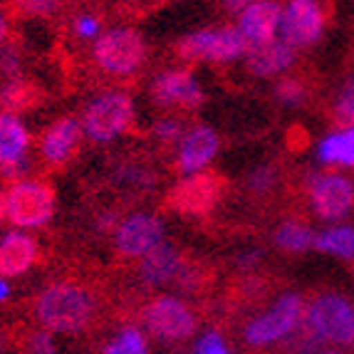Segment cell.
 Returning <instances> with one entry per match:
<instances>
[{"label": "cell", "mask_w": 354, "mask_h": 354, "mask_svg": "<svg viewBox=\"0 0 354 354\" xmlns=\"http://www.w3.org/2000/svg\"><path fill=\"white\" fill-rule=\"evenodd\" d=\"M8 223V194L0 191V225Z\"/></svg>", "instance_id": "35"}, {"label": "cell", "mask_w": 354, "mask_h": 354, "mask_svg": "<svg viewBox=\"0 0 354 354\" xmlns=\"http://www.w3.org/2000/svg\"><path fill=\"white\" fill-rule=\"evenodd\" d=\"M30 315L45 332L80 335L100 325L102 295L84 280H55L35 295Z\"/></svg>", "instance_id": "1"}, {"label": "cell", "mask_w": 354, "mask_h": 354, "mask_svg": "<svg viewBox=\"0 0 354 354\" xmlns=\"http://www.w3.org/2000/svg\"><path fill=\"white\" fill-rule=\"evenodd\" d=\"M330 122L337 127V131L354 129V80L344 82L342 89L337 92L330 112Z\"/></svg>", "instance_id": "26"}, {"label": "cell", "mask_w": 354, "mask_h": 354, "mask_svg": "<svg viewBox=\"0 0 354 354\" xmlns=\"http://www.w3.org/2000/svg\"><path fill=\"white\" fill-rule=\"evenodd\" d=\"M325 30V10L319 0H290L280 18L278 37L292 48H310L322 37Z\"/></svg>", "instance_id": "11"}, {"label": "cell", "mask_w": 354, "mask_h": 354, "mask_svg": "<svg viewBox=\"0 0 354 354\" xmlns=\"http://www.w3.org/2000/svg\"><path fill=\"white\" fill-rule=\"evenodd\" d=\"M6 40H8V20H6V15L0 12V48L6 45Z\"/></svg>", "instance_id": "36"}, {"label": "cell", "mask_w": 354, "mask_h": 354, "mask_svg": "<svg viewBox=\"0 0 354 354\" xmlns=\"http://www.w3.org/2000/svg\"><path fill=\"white\" fill-rule=\"evenodd\" d=\"M164 238V223L151 213H134L114 230V253L124 260H139L159 245Z\"/></svg>", "instance_id": "13"}, {"label": "cell", "mask_w": 354, "mask_h": 354, "mask_svg": "<svg viewBox=\"0 0 354 354\" xmlns=\"http://www.w3.org/2000/svg\"><path fill=\"white\" fill-rule=\"evenodd\" d=\"M149 57V48L144 37L131 28L106 30L97 37L92 48V59L100 67L102 75L109 77H129L144 67Z\"/></svg>", "instance_id": "2"}, {"label": "cell", "mask_w": 354, "mask_h": 354, "mask_svg": "<svg viewBox=\"0 0 354 354\" xmlns=\"http://www.w3.org/2000/svg\"><path fill=\"white\" fill-rule=\"evenodd\" d=\"M315 248H317L319 253H330L344 260L354 258V228H349V225H337V228L319 233V236H315Z\"/></svg>", "instance_id": "25"}, {"label": "cell", "mask_w": 354, "mask_h": 354, "mask_svg": "<svg viewBox=\"0 0 354 354\" xmlns=\"http://www.w3.org/2000/svg\"><path fill=\"white\" fill-rule=\"evenodd\" d=\"M203 89L189 70H166L151 82V102L166 109L194 112L203 104Z\"/></svg>", "instance_id": "12"}, {"label": "cell", "mask_w": 354, "mask_h": 354, "mask_svg": "<svg viewBox=\"0 0 354 354\" xmlns=\"http://www.w3.org/2000/svg\"><path fill=\"white\" fill-rule=\"evenodd\" d=\"M317 156L322 164L354 166V129L332 131L317 147Z\"/></svg>", "instance_id": "22"}, {"label": "cell", "mask_w": 354, "mask_h": 354, "mask_svg": "<svg viewBox=\"0 0 354 354\" xmlns=\"http://www.w3.org/2000/svg\"><path fill=\"white\" fill-rule=\"evenodd\" d=\"M322 344H325V339L315 332L307 315H302L300 325L283 339V354H325Z\"/></svg>", "instance_id": "24"}, {"label": "cell", "mask_w": 354, "mask_h": 354, "mask_svg": "<svg viewBox=\"0 0 354 354\" xmlns=\"http://www.w3.org/2000/svg\"><path fill=\"white\" fill-rule=\"evenodd\" d=\"M218 3L228 15H238V12H243L248 6H253L255 0H218Z\"/></svg>", "instance_id": "34"}, {"label": "cell", "mask_w": 354, "mask_h": 354, "mask_svg": "<svg viewBox=\"0 0 354 354\" xmlns=\"http://www.w3.org/2000/svg\"><path fill=\"white\" fill-rule=\"evenodd\" d=\"M280 18H283V8L278 0H255L253 6H248L241 12V23L238 30L245 37L250 48H260L268 45L278 37Z\"/></svg>", "instance_id": "15"}, {"label": "cell", "mask_w": 354, "mask_h": 354, "mask_svg": "<svg viewBox=\"0 0 354 354\" xmlns=\"http://www.w3.org/2000/svg\"><path fill=\"white\" fill-rule=\"evenodd\" d=\"M196 354H233V352L225 347L223 337H221L218 332H208V335H203L201 339H198V344H196Z\"/></svg>", "instance_id": "31"}, {"label": "cell", "mask_w": 354, "mask_h": 354, "mask_svg": "<svg viewBox=\"0 0 354 354\" xmlns=\"http://www.w3.org/2000/svg\"><path fill=\"white\" fill-rule=\"evenodd\" d=\"M42 100H45V92H42L40 84L20 75L0 89V109H3V114H15L18 117V114L40 106Z\"/></svg>", "instance_id": "21"}, {"label": "cell", "mask_w": 354, "mask_h": 354, "mask_svg": "<svg viewBox=\"0 0 354 354\" xmlns=\"http://www.w3.org/2000/svg\"><path fill=\"white\" fill-rule=\"evenodd\" d=\"M248 57H245V67H248L250 75L255 77H275L280 72H285L288 67H292L297 57V50L285 42L283 37H275L268 45H260V48H250Z\"/></svg>", "instance_id": "20"}, {"label": "cell", "mask_w": 354, "mask_h": 354, "mask_svg": "<svg viewBox=\"0 0 354 354\" xmlns=\"http://www.w3.org/2000/svg\"><path fill=\"white\" fill-rule=\"evenodd\" d=\"M18 18H50L59 8V0H10Z\"/></svg>", "instance_id": "30"}, {"label": "cell", "mask_w": 354, "mask_h": 354, "mask_svg": "<svg viewBox=\"0 0 354 354\" xmlns=\"http://www.w3.org/2000/svg\"><path fill=\"white\" fill-rule=\"evenodd\" d=\"M8 194V223L40 228L55 216V189L45 181H20Z\"/></svg>", "instance_id": "9"}, {"label": "cell", "mask_w": 354, "mask_h": 354, "mask_svg": "<svg viewBox=\"0 0 354 354\" xmlns=\"http://www.w3.org/2000/svg\"><path fill=\"white\" fill-rule=\"evenodd\" d=\"M302 315H305L302 297L295 295V292H288V295H283L270 307V313H266L263 317L250 319L245 330H243V342L253 349L280 342V339H285L290 332L300 325Z\"/></svg>", "instance_id": "8"}, {"label": "cell", "mask_w": 354, "mask_h": 354, "mask_svg": "<svg viewBox=\"0 0 354 354\" xmlns=\"http://www.w3.org/2000/svg\"><path fill=\"white\" fill-rule=\"evenodd\" d=\"M275 248L290 255L305 253V250L315 248V233L300 221H285L275 230Z\"/></svg>", "instance_id": "23"}, {"label": "cell", "mask_w": 354, "mask_h": 354, "mask_svg": "<svg viewBox=\"0 0 354 354\" xmlns=\"http://www.w3.org/2000/svg\"><path fill=\"white\" fill-rule=\"evenodd\" d=\"M75 32L80 37H97L100 35V20L92 18V15H82V18H77Z\"/></svg>", "instance_id": "33"}, {"label": "cell", "mask_w": 354, "mask_h": 354, "mask_svg": "<svg viewBox=\"0 0 354 354\" xmlns=\"http://www.w3.org/2000/svg\"><path fill=\"white\" fill-rule=\"evenodd\" d=\"M248 53V42L241 35V30L233 25L216 30H198L183 40H178L176 55L181 59H211V62H233Z\"/></svg>", "instance_id": "7"}, {"label": "cell", "mask_w": 354, "mask_h": 354, "mask_svg": "<svg viewBox=\"0 0 354 354\" xmlns=\"http://www.w3.org/2000/svg\"><path fill=\"white\" fill-rule=\"evenodd\" d=\"M228 191V181L223 174L196 171L186 176L164 196V208L178 213V216H208Z\"/></svg>", "instance_id": "3"}, {"label": "cell", "mask_w": 354, "mask_h": 354, "mask_svg": "<svg viewBox=\"0 0 354 354\" xmlns=\"http://www.w3.org/2000/svg\"><path fill=\"white\" fill-rule=\"evenodd\" d=\"M82 136L84 129L82 124L72 117L57 119L55 124H50L42 134L40 153L42 161L50 166V169H65L72 159L77 156L80 147H82Z\"/></svg>", "instance_id": "14"}, {"label": "cell", "mask_w": 354, "mask_h": 354, "mask_svg": "<svg viewBox=\"0 0 354 354\" xmlns=\"http://www.w3.org/2000/svg\"><path fill=\"white\" fill-rule=\"evenodd\" d=\"M275 97H278V102H283L288 106H302L310 100V89H307V84L302 82L300 77H283L275 84Z\"/></svg>", "instance_id": "29"}, {"label": "cell", "mask_w": 354, "mask_h": 354, "mask_svg": "<svg viewBox=\"0 0 354 354\" xmlns=\"http://www.w3.org/2000/svg\"><path fill=\"white\" fill-rule=\"evenodd\" d=\"M325 354H335V352H325Z\"/></svg>", "instance_id": "38"}, {"label": "cell", "mask_w": 354, "mask_h": 354, "mask_svg": "<svg viewBox=\"0 0 354 354\" xmlns=\"http://www.w3.org/2000/svg\"><path fill=\"white\" fill-rule=\"evenodd\" d=\"M216 151H218V134L211 127H194L189 134H183L181 147H178V174L189 176V174L201 171L216 156Z\"/></svg>", "instance_id": "18"}, {"label": "cell", "mask_w": 354, "mask_h": 354, "mask_svg": "<svg viewBox=\"0 0 354 354\" xmlns=\"http://www.w3.org/2000/svg\"><path fill=\"white\" fill-rule=\"evenodd\" d=\"M278 181H280V169L275 164H266V166H258V169L250 174L245 186H248L250 196L266 198V196H270L272 191L278 189Z\"/></svg>", "instance_id": "27"}, {"label": "cell", "mask_w": 354, "mask_h": 354, "mask_svg": "<svg viewBox=\"0 0 354 354\" xmlns=\"http://www.w3.org/2000/svg\"><path fill=\"white\" fill-rule=\"evenodd\" d=\"M8 292H10V288H8V283H6V280H0V300H6Z\"/></svg>", "instance_id": "37"}, {"label": "cell", "mask_w": 354, "mask_h": 354, "mask_svg": "<svg viewBox=\"0 0 354 354\" xmlns=\"http://www.w3.org/2000/svg\"><path fill=\"white\" fill-rule=\"evenodd\" d=\"M136 319L161 342H183L198 327V317L191 305L176 297H153L136 310Z\"/></svg>", "instance_id": "4"}, {"label": "cell", "mask_w": 354, "mask_h": 354, "mask_svg": "<svg viewBox=\"0 0 354 354\" xmlns=\"http://www.w3.org/2000/svg\"><path fill=\"white\" fill-rule=\"evenodd\" d=\"M156 136L159 139H164V142H178L183 136V124L178 122V119H164V122H159L156 124Z\"/></svg>", "instance_id": "32"}, {"label": "cell", "mask_w": 354, "mask_h": 354, "mask_svg": "<svg viewBox=\"0 0 354 354\" xmlns=\"http://www.w3.org/2000/svg\"><path fill=\"white\" fill-rule=\"evenodd\" d=\"M104 354H149V347L142 332L136 327H127L106 344Z\"/></svg>", "instance_id": "28"}, {"label": "cell", "mask_w": 354, "mask_h": 354, "mask_svg": "<svg viewBox=\"0 0 354 354\" xmlns=\"http://www.w3.org/2000/svg\"><path fill=\"white\" fill-rule=\"evenodd\" d=\"M40 245L35 238L25 236L20 230H10L0 241V278H15L23 275L37 263Z\"/></svg>", "instance_id": "19"}, {"label": "cell", "mask_w": 354, "mask_h": 354, "mask_svg": "<svg viewBox=\"0 0 354 354\" xmlns=\"http://www.w3.org/2000/svg\"><path fill=\"white\" fill-rule=\"evenodd\" d=\"M183 263H186V255H183V250L178 248V245L159 243V245H153L149 253H144L142 258H139L136 278L142 280L144 285H151V288H159V285H166V283H176Z\"/></svg>", "instance_id": "16"}, {"label": "cell", "mask_w": 354, "mask_h": 354, "mask_svg": "<svg viewBox=\"0 0 354 354\" xmlns=\"http://www.w3.org/2000/svg\"><path fill=\"white\" fill-rule=\"evenodd\" d=\"M310 208L322 221H339L354 208V183L337 171H325L310 181Z\"/></svg>", "instance_id": "10"}, {"label": "cell", "mask_w": 354, "mask_h": 354, "mask_svg": "<svg viewBox=\"0 0 354 354\" xmlns=\"http://www.w3.org/2000/svg\"><path fill=\"white\" fill-rule=\"evenodd\" d=\"M30 134L15 114L0 112V171L6 178H15L23 171V159L28 153Z\"/></svg>", "instance_id": "17"}, {"label": "cell", "mask_w": 354, "mask_h": 354, "mask_svg": "<svg viewBox=\"0 0 354 354\" xmlns=\"http://www.w3.org/2000/svg\"><path fill=\"white\" fill-rule=\"evenodd\" d=\"M305 315L325 342L354 349V305L344 295L325 292L315 297Z\"/></svg>", "instance_id": "6"}, {"label": "cell", "mask_w": 354, "mask_h": 354, "mask_svg": "<svg viewBox=\"0 0 354 354\" xmlns=\"http://www.w3.org/2000/svg\"><path fill=\"white\" fill-rule=\"evenodd\" d=\"M134 122V102L127 92L114 89L97 97L82 117V129L92 142H112Z\"/></svg>", "instance_id": "5"}]
</instances>
